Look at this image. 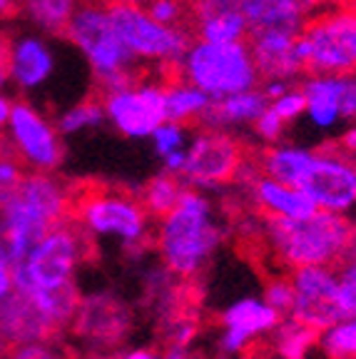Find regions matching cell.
<instances>
[{
    "mask_svg": "<svg viewBox=\"0 0 356 359\" xmlns=\"http://www.w3.org/2000/svg\"><path fill=\"white\" fill-rule=\"evenodd\" d=\"M224 227L217 208L202 190L184 187L177 205L152 227V245L160 264L179 282H195L205 275L222 247Z\"/></svg>",
    "mask_w": 356,
    "mask_h": 359,
    "instance_id": "6da1fadb",
    "label": "cell"
},
{
    "mask_svg": "<svg viewBox=\"0 0 356 359\" xmlns=\"http://www.w3.org/2000/svg\"><path fill=\"white\" fill-rule=\"evenodd\" d=\"M254 232L284 272L296 267H339L351 245V217L324 210H314L301 219L259 215Z\"/></svg>",
    "mask_w": 356,
    "mask_h": 359,
    "instance_id": "7a4b0ae2",
    "label": "cell"
},
{
    "mask_svg": "<svg viewBox=\"0 0 356 359\" xmlns=\"http://www.w3.org/2000/svg\"><path fill=\"white\" fill-rule=\"evenodd\" d=\"M70 222L90 242H115L125 255H142L152 245V217L139 195L107 185H73Z\"/></svg>",
    "mask_w": 356,
    "mask_h": 359,
    "instance_id": "3957f363",
    "label": "cell"
},
{
    "mask_svg": "<svg viewBox=\"0 0 356 359\" xmlns=\"http://www.w3.org/2000/svg\"><path fill=\"white\" fill-rule=\"evenodd\" d=\"M73 185L53 172H25L18 192L0 208V252L13 264L55 224L70 219Z\"/></svg>",
    "mask_w": 356,
    "mask_h": 359,
    "instance_id": "277c9868",
    "label": "cell"
},
{
    "mask_svg": "<svg viewBox=\"0 0 356 359\" xmlns=\"http://www.w3.org/2000/svg\"><path fill=\"white\" fill-rule=\"evenodd\" d=\"M65 38L83 55L97 93L123 88L145 73L112 28L110 8L97 0H85L78 8L65 30Z\"/></svg>",
    "mask_w": 356,
    "mask_h": 359,
    "instance_id": "5b68a950",
    "label": "cell"
},
{
    "mask_svg": "<svg viewBox=\"0 0 356 359\" xmlns=\"http://www.w3.org/2000/svg\"><path fill=\"white\" fill-rule=\"evenodd\" d=\"M93 255V242L70 219L48 230L13 264L15 292L43 294L73 287L78 272Z\"/></svg>",
    "mask_w": 356,
    "mask_h": 359,
    "instance_id": "8992f818",
    "label": "cell"
},
{
    "mask_svg": "<svg viewBox=\"0 0 356 359\" xmlns=\"http://www.w3.org/2000/svg\"><path fill=\"white\" fill-rule=\"evenodd\" d=\"M172 78L195 85L212 100L237 95L262 85L247 40L242 43H205L192 40L179 57Z\"/></svg>",
    "mask_w": 356,
    "mask_h": 359,
    "instance_id": "52a82bcc",
    "label": "cell"
},
{
    "mask_svg": "<svg viewBox=\"0 0 356 359\" xmlns=\"http://www.w3.org/2000/svg\"><path fill=\"white\" fill-rule=\"evenodd\" d=\"M306 75H356V8L327 6L299 30Z\"/></svg>",
    "mask_w": 356,
    "mask_h": 359,
    "instance_id": "ba28073f",
    "label": "cell"
},
{
    "mask_svg": "<svg viewBox=\"0 0 356 359\" xmlns=\"http://www.w3.org/2000/svg\"><path fill=\"white\" fill-rule=\"evenodd\" d=\"M110 20L137 65L142 70L155 67L165 78H172L179 57L192 43L187 28L162 25L145 11V6H115L110 8Z\"/></svg>",
    "mask_w": 356,
    "mask_h": 359,
    "instance_id": "9c48e42d",
    "label": "cell"
},
{
    "mask_svg": "<svg viewBox=\"0 0 356 359\" xmlns=\"http://www.w3.org/2000/svg\"><path fill=\"white\" fill-rule=\"evenodd\" d=\"M245 163L247 150L237 135L227 130L202 128L189 137L179 180L184 187L192 190H219L224 185H232Z\"/></svg>",
    "mask_w": 356,
    "mask_h": 359,
    "instance_id": "30bf717a",
    "label": "cell"
},
{
    "mask_svg": "<svg viewBox=\"0 0 356 359\" xmlns=\"http://www.w3.org/2000/svg\"><path fill=\"white\" fill-rule=\"evenodd\" d=\"M0 137L28 172H55L65 160V142L57 125L28 100L13 102Z\"/></svg>",
    "mask_w": 356,
    "mask_h": 359,
    "instance_id": "8fae6325",
    "label": "cell"
},
{
    "mask_svg": "<svg viewBox=\"0 0 356 359\" xmlns=\"http://www.w3.org/2000/svg\"><path fill=\"white\" fill-rule=\"evenodd\" d=\"M105 110V123L128 140H150V135L167 120L165 83L137 78L123 88L97 93Z\"/></svg>",
    "mask_w": 356,
    "mask_h": 359,
    "instance_id": "7c38bea8",
    "label": "cell"
},
{
    "mask_svg": "<svg viewBox=\"0 0 356 359\" xmlns=\"http://www.w3.org/2000/svg\"><path fill=\"white\" fill-rule=\"evenodd\" d=\"M299 190L324 212L351 217L356 215V157L336 145L314 150V160L301 177Z\"/></svg>",
    "mask_w": 356,
    "mask_h": 359,
    "instance_id": "4fadbf2b",
    "label": "cell"
},
{
    "mask_svg": "<svg viewBox=\"0 0 356 359\" xmlns=\"http://www.w3.org/2000/svg\"><path fill=\"white\" fill-rule=\"evenodd\" d=\"M287 275L294 292L289 309V317L294 322L322 332L344 317L339 304L336 267H296Z\"/></svg>",
    "mask_w": 356,
    "mask_h": 359,
    "instance_id": "5bb4252c",
    "label": "cell"
},
{
    "mask_svg": "<svg viewBox=\"0 0 356 359\" xmlns=\"http://www.w3.org/2000/svg\"><path fill=\"white\" fill-rule=\"evenodd\" d=\"M284 317L274 312L262 297H242L222 309L219 314L217 349L222 357H245L259 337L277 330Z\"/></svg>",
    "mask_w": 356,
    "mask_h": 359,
    "instance_id": "9a60e30c",
    "label": "cell"
},
{
    "mask_svg": "<svg viewBox=\"0 0 356 359\" xmlns=\"http://www.w3.org/2000/svg\"><path fill=\"white\" fill-rule=\"evenodd\" d=\"M306 97V120L322 133L356 123V75H306L299 85Z\"/></svg>",
    "mask_w": 356,
    "mask_h": 359,
    "instance_id": "2e32d148",
    "label": "cell"
},
{
    "mask_svg": "<svg viewBox=\"0 0 356 359\" xmlns=\"http://www.w3.org/2000/svg\"><path fill=\"white\" fill-rule=\"evenodd\" d=\"M130 325H132V317L123 299L110 292H95L88 297H80L70 332L80 337V342H88L102 354V349L123 342Z\"/></svg>",
    "mask_w": 356,
    "mask_h": 359,
    "instance_id": "e0dca14e",
    "label": "cell"
},
{
    "mask_svg": "<svg viewBox=\"0 0 356 359\" xmlns=\"http://www.w3.org/2000/svg\"><path fill=\"white\" fill-rule=\"evenodd\" d=\"M8 83L20 93H35L50 83L57 70V55L50 38L40 33H18L6 38Z\"/></svg>",
    "mask_w": 356,
    "mask_h": 359,
    "instance_id": "ac0fdd59",
    "label": "cell"
},
{
    "mask_svg": "<svg viewBox=\"0 0 356 359\" xmlns=\"http://www.w3.org/2000/svg\"><path fill=\"white\" fill-rule=\"evenodd\" d=\"M234 182H240L247 192L249 205L262 215V217L274 219H301L306 215H312L314 205L312 200L294 185H284L279 180H272L267 175H259L252 163V157H247V163L242 165L240 175Z\"/></svg>",
    "mask_w": 356,
    "mask_h": 359,
    "instance_id": "d6986e66",
    "label": "cell"
},
{
    "mask_svg": "<svg viewBox=\"0 0 356 359\" xmlns=\"http://www.w3.org/2000/svg\"><path fill=\"white\" fill-rule=\"evenodd\" d=\"M259 78L292 83L304 75V62L299 55V33L296 30H252L247 35Z\"/></svg>",
    "mask_w": 356,
    "mask_h": 359,
    "instance_id": "ffe728a7",
    "label": "cell"
},
{
    "mask_svg": "<svg viewBox=\"0 0 356 359\" xmlns=\"http://www.w3.org/2000/svg\"><path fill=\"white\" fill-rule=\"evenodd\" d=\"M187 28L192 40L205 43H242L249 35L240 0H187Z\"/></svg>",
    "mask_w": 356,
    "mask_h": 359,
    "instance_id": "44dd1931",
    "label": "cell"
},
{
    "mask_svg": "<svg viewBox=\"0 0 356 359\" xmlns=\"http://www.w3.org/2000/svg\"><path fill=\"white\" fill-rule=\"evenodd\" d=\"M0 332L11 347L60 337V332L48 320V314L40 309V304L22 292H13L11 297L0 302Z\"/></svg>",
    "mask_w": 356,
    "mask_h": 359,
    "instance_id": "7402d4cb",
    "label": "cell"
},
{
    "mask_svg": "<svg viewBox=\"0 0 356 359\" xmlns=\"http://www.w3.org/2000/svg\"><path fill=\"white\" fill-rule=\"evenodd\" d=\"M312 160H314L312 147L294 145V142H282V140L272 142V145H264L262 150L252 155V163H254L256 172L294 187H299L301 177L306 175Z\"/></svg>",
    "mask_w": 356,
    "mask_h": 359,
    "instance_id": "603a6c76",
    "label": "cell"
},
{
    "mask_svg": "<svg viewBox=\"0 0 356 359\" xmlns=\"http://www.w3.org/2000/svg\"><path fill=\"white\" fill-rule=\"evenodd\" d=\"M269 100L264 97V93L259 88L245 90V93H237V95L219 97V100L210 102V110H207L205 120H202V128L212 130H234L252 128V125L259 120L264 110H267Z\"/></svg>",
    "mask_w": 356,
    "mask_h": 359,
    "instance_id": "cb8c5ba5",
    "label": "cell"
},
{
    "mask_svg": "<svg viewBox=\"0 0 356 359\" xmlns=\"http://www.w3.org/2000/svg\"><path fill=\"white\" fill-rule=\"evenodd\" d=\"M85 0H18V15L48 38H65V30Z\"/></svg>",
    "mask_w": 356,
    "mask_h": 359,
    "instance_id": "d4e9b609",
    "label": "cell"
},
{
    "mask_svg": "<svg viewBox=\"0 0 356 359\" xmlns=\"http://www.w3.org/2000/svg\"><path fill=\"white\" fill-rule=\"evenodd\" d=\"M212 97H207L200 88L184 83L179 78H167L165 80V112L167 120L182 125H195L205 120L207 110H210Z\"/></svg>",
    "mask_w": 356,
    "mask_h": 359,
    "instance_id": "484cf974",
    "label": "cell"
},
{
    "mask_svg": "<svg viewBox=\"0 0 356 359\" xmlns=\"http://www.w3.org/2000/svg\"><path fill=\"white\" fill-rule=\"evenodd\" d=\"M189 128L182 123H172L165 120L155 133L150 135V142L155 147V155L160 157L162 172H170L174 177H179L184 168V155H187L189 145Z\"/></svg>",
    "mask_w": 356,
    "mask_h": 359,
    "instance_id": "4316f807",
    "label": "cell"
},
{
    "mask_svg": "<svg viewBox=\"0 0 356 359\" xmlns=\"http://www.w3.org/2000/svg\"><path fill=\"white\" fill-rule=\"evenodd\" d=\"M319 332L299 325L292 317H284L272 332V347L279 359H306L317 347Z\"/></svg>",
    "mask_w": 356,
    "mask_h": 359,
    "instance_id": "83f0119b",
    "label": "cell"
},
{
    "mask_svg": "<svg viewBox=\"0 0 356 359\" xmlns=\"http://www.w3.org/2000/svg\"><path fill=\"white\" fill-rule=\"evenodd\" d=\"M182 190H184L182 180L170 172H160L145 182V187L139 192V200H142V205H145L147 215L152 219H160L162 215H167L177 205Z\"/></svg>",
    "mask_w": 356,
    "mask_h": 359,
    "instance_id": "f1b7e54d",
    "label": "cell"
},
{
    "mask_svg": "<svg viewBox=\"0 0 356 359\" xmlns=\"http://www.w3.org/2000/svg\"><path fill=\"white\" fill-rule=\"evenodd\" d=\"M102 123H105V110H102V102L97 95H90L85 100L73 102L55 120L60 135H80L85 130L100 128Z\"/></svg>",
    "mask_w": 356,
    "mask_h": 359,
    "instance_id": "f546056e",
    "label": "cell"
},
{
    "mask_svg": "<svg viewBox=\"0 0 356 359\" xmlns=\"http://www.w3.org/2000/svg\"><path fill=\"white\" fill-rule=\"evenodd\" d=\"M317 344L329 359H356V314H344L319 332Z\"/></svg>",
    "mask_w": 356,
    "mask_h": 359,
    "instance_id": "4dcf8cb0",
    "label": "cell"
},
{
    "mask_svg": "<svg viewBox=\"0 0 356 359\" xmlns=\"http://www.w3.org/2000/svg\"><path fill=\"white\" fill-rule=\"evenodd\" d=\"M25 172H28V170L18 163V157L8 150V145L3 142V137H0V208L18 192Z\"/></svg>",
    "mask_w": 356,
    "mask_h": 359,
    "instance_id": "1f68e13d",
    "label": "cell"
},
{
    "mask_svg": "<svg viewBox=\"0 0 356 359\" xmlns=\"http://www.w3.org/2000/svg\"><path fill=\"white\" fill-rule=\"evenodd\" d=\"M145 11L150 13L157 22H162V25H170V28H187V20H189L187 0H147Z\"/></svg>",
    "mask_w": 356,
    "mask_h": 359,
    "instance_id": "d6a6232c",
    "label": "cell"
},
{
    "mask_svg": "<svg viewBox=\"0 0 356 359\" xmlns=\"http://www.w3.org/2000/svg\"><path fill=\"white\" fill-rule=\"evenodd\" d=\"M269 110H272L274 115H279L287 125L299 120L306 110V97H304V93H301L299 85H292V88L284 90L279 97L269 100Z\"/></svg>",
    "mask_w": 356,
    "mask_h": 359,
    "instance_id": "836d02e7",
    "label": "cell"
},
{
    "mask_svg": "<svg viewBox=\"0 0 356 359\" xmlns=\"http://www.w3.org/2000/svg\"><path fill=\"white\" fill-rule=\"evenodd\" d=\"M262 299L279 312L282 317H289V309H292V299H294V292H292V282L289 275H277L264 285V294Z\"/></svg>",
    "mask_w": 356,
    "mask_h": 359,
    "instance_id": "e575fe53",
    "label": "cell"
},
{
    "mask_svg": "<svg viewBox=\"0 0 356 359\" xmlns=\"http://www.w3.org/2000/svg\"><path fill=\"white\" fill-rule=\"evenodd\" d=\"M8 359H65L57 339H43V342L15 344L8 352Z\"/></svg>",
    "mask_w": 356,
    "mask_h": 359,
    "instance_id": "d590c367",
    "label": "cell"
},
{
    "mask_svg": "<svg viewBox=\"0 0 356 359\" xmlns=\"http://www.w3.org/2000/svg\"><path fill=\"white\" fill-rule=\"evenodd\" d=\"M336 280H339V304L344 314H356V269L351 264L341 262L336 267Z\"/></svg>",
    "mask_w": 356,
    "mask_h": 359,
    "instance_id": "8d00e7d4",
    "label": "cell"
},
{
    "mask_svg": "<svg viewBox=\"0 0 356 359\" xmlns=\"http://www.w3.org/2000/svg\"><path fill=\"white\" fill-rule=\"evenodd\" d=\"M252 130H254V135L264 142V145H272V142H279L284 137L287 123H284L279 115H274V112L269 110V105H267V110L259 115V120L252 125Z\"/></svg>",
    "mask_w": 356,
    "mask_h": 359,
    "instance_id": "74e56055",
    "label": "cell"
},
{
    "mask_svg": "<svg viewBox=\"0 0 356 359\" xmlns=\"http://www.w3.org/2000/svg\"><path fill=\"white\" fill-rule=\"evenodd\" d=\"M15 292V277H13V262L0 252V302Z\"/></svg>",
    "mask_w": 356,
    "mask_h": 359,
    "instance_id": "f35d334b",
    "label": "cell"
},
{
    "mask_svg": "<svg viewBox=\"0 0 356 359\" xmlns=\"http://www.w3.org/2000/svg\"><path fill=\"white\" fill-rule=\"evenodd\" d=\"M160 359H200V354L195 352L192 344H174L167 342L165 349L160 352Z\"/></svg>",
    "mask_w": 356,
    "mask_h": 359,
    "instance_id": "ab89813d",
    "label": "cell"
},
{
    "mask_svg": "<svg viewBox=\"0 0 356 359\" xmlns=\"http://www.w3.org/2000/svg\"><path fill=\"white\" fill-rule=\"evenodd\" d=\"M336 147L346 155L356 157V123H349V128L339 135V140H336Z\"/></svg>",
    "mask_w": 356,
    "mask_h": 359,
    "instance_id": "60d3db41",
    "label": "cell"
},
{
    "mask_svg": "<svg viewBox=\"0 0 356 359\" xmlns=\"http://www.w3.org/2000/svg\"><path fill=\"white\" fill-rule=\"evenodd\" d=\"M112 359H160V352L152 347H130Z\"/></svg>",
    "mask_w": 356,
    "mask_h": 359,
    "instance_id": "b9f144b4",
    "label": "cell"
},
{
    "mask_svg": "<svg viewBox=\"0 0 356 359\" xmlns=\"http://www.w3.org/2000/svg\"><path fill=\"white\" fill-rule=\"evenodd\" d=\"M279 3H287V6L296 8V11H299V13H304L306 18H309V15H314V13H317L319 8L324 6L322 0H279Z\"/></svg>",
    "mask_w": 356,
    "mask_h": 359,
    "instance_id": "7bdbcfd3",
    "label": "cell"
},
{
    "mask_svg": "<svg viewBox=\"0 0 356 359\" xmlns=\"http://www.w3.org/2000/svg\"><path fill=\"white\" fill-rule=\"evenodd\" d=\"M11 110H13V100L0 90V135H3V130H6L8 118H11Z\"/></svg>",
    "mask_w": 356,
    "mask_h": 359,
    "instance_id": "ee69618b",
    "label": "cell"
},
{
    "mask_svg": "<svg viewBox=\"0 0 356 359\" xmlns=\"http://www.w3.org/2000/svg\"><path fill=\"white\" fill-rule=\"evenodd\" d=\"M18 15V0H0V20H11Z\"/></svg>",
    "mask_w": 356,
    "mask_h": 359,
    "instance_id": "f6af8a7d",
    "label": "cell"
},
{
    "mask_svg": "<svg viewBox=\"0 0 356 359\" xmlns=\"http://www.w3.org/2000/svg\"><path fill=\"white\" fill-rule=\"evenodd\" d=\"M8 83V65H6V35H0V90Z\"/></svg>",
    "mask_w": 356,
    "mask_h": 359,
    "instance_id": "bcb514c9",
    "label": "cell"
},
{
    "mask_svg": "<svg viewBox=\"0 0 356 359\" xmlns=\"http://www.w3.org/2000/svg\"><path fill=\"white\" fill-rule=\"evenodd\" d=\"M344 262L356 269V219H351V245H349V252H346Z\"/></svg>",
    "mask_w": 356,
    "mask_h": 359,
    "instance_id": "7dc6e473",
    "label": "cell"
},
{
    "mask_svg": "<svg viewBox=\"0 0 356 359\" xmlns=\"http://www.w3.org/2000/svg\"><path fill=\"white\" fill-rule=\"evenodd\" d=\"M102 6L107 8H115V6H145L147 0H97Z\"/></svg>",
    "mask_w": 356,
    "mask_h": 359,
    "instance_id": "c3c4849f",
    "label": "cell"
},
{
    "mask_svg": "<svg viewBox=\"0 0 356 359\" xmlns=\"http://www.w3.org/2000/svg\"><path fill=\"white\" fill-rule=\"evenodd\" d=\"M324 6H346V8H356V0H322Z\"/></svg>",
    "mask_w": 356,
    "mask_h": 359,
    "instance_id": "681fc988",
    "label": "cell"
},
{
    "mask_svg": "<svg viewBox=\"0 0 356 359\" xmlns=\"http://www.w3.org/2000/svg\"><path fill=\"white\" fill-rule=\"evenodd\" d=\"M8 352H11V344H8V339L0 332V359H8Z\"/></svg>",
    "mask_w": 356,
    "mask_h": 359,
    "instance_id": "f907efd6",
    "label": "cell"
},
{
    "mask_svg": "<svg viewBox=\"0 0 356 359\" xmlns=\"http://www.w3.org/2000/svg\"><path fill=\"white\" fill-rule=\"evenodd\" d=\"M88 359H110V357H102V354H95V357H88Z\"/></svg>",
    "mask_w": 356,
    "mask_h": 359,
    "instance_id": "816d5d0a",
    "label": "cell"
},
{
    "mask_svg": "<svg viewBox=\"0 0 356 359\" xmlns=\"http://www.w3.org/2000/svg\"><path fill=\"white\" fill-rule=\"evenodd\" d=\"M222 359H245V357H222Z\"/></svg>",
    "mask_w": 356,
    "mask_h": 359,
    "instance_id": "f5cc1de1",
    "label": "cell"
}]
</instances>
